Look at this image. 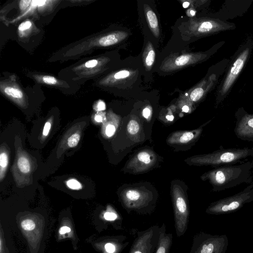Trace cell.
Instances as JSON below:
<instances>
[{
	"mask_svg": "<svg viewBox=\"0 0 253 253\" xmlns=\"http://www.w3.org/2000/svg\"><path fill=\"white\" fill-rule=\"evenodd\" d=\"M253 160L243 163L215 168L202 175V180H208L214 192H219L253 181L251 171Z\"/></svg>",
	"mask_w": 253,
	"mask_h": 253,
	"instance_id": "6da1fadb",
	"label": "cell"
},
{
	"mask_svg": "<svg viewBox=\"0 0 253 253\" xmlns=\"http://www.w3.org/2000/svg\"><path fill=\"white\" fill-rule=\"evenodd\" d=\"M253 50V36L249 34L230 60L216 93L217 107L227 97L249 60Z\"/></svg>",
	"mask_w": 253,
	"mask_h": 253,
	"instance_id": "7a4b0ae2",
	"label": "cell"
},
{
	"mask_svg": "<svg viewBox=\"0 0 253 253\" xmlns=\"http://www.w3.org/2000/svg\"><path fill=\"white\" fill-rule=\"evenodd\" d=\"M253 158V148H228L222 146L212 152L194 156L185 160L189 165L211 166L214 168L227 165H236L247 162Z\"/></svg>",
	"mask_w": 253,
	"mask_h": 253,
	"instance_id": "3957f363",
	"label": "cell"
},
{
	"mask_svg": "<svg viewBox=\"0 0 253 253\" xmlns=\"http://www.w3.org/2000/svg\"><path fill=\"white\" fill-rule=\"evenodd\" d=\"M253 201V182L239 193L211 203L206 210V212L213 215L229 213Z\"/></svg>",
	"mask_w": 253,
	"mask_h": 253,
	"instance_id": "277c9868",
	"label": "cell"
},
{
	"mask_svg": "<svg viewBox=\"0 0 253 253\" xmlns=\"http://www.w3.org/2000/svg\"><path fill=\"white\" fill-rule=\"evenodd\" d=\"M171 189L175 229L177 237H180L185 233L188 228V202L183 190L179 185L174 184Z\"/></svg>",
	"mask_w": 253,
	"mask_h": 253,
	"instance_id": "5b68a950",
	"label": "cell"
},
{
	"mask_svg": "<svg viewBox=\"0 0 253 253\" xmlns=\"http://www.w3.org/2000/svg\"><path fill=\"white\" fill-rule=\"evenodd\" d=\"M228 244L226 235L201 232L194 235L190 253H225Z\"/></svg>",
	"mask_w": 253,
	"mask_h": 253,
	"instance_id": "8992f818",
	"label": "cell"
},
{
	"mask_svg": "<svg viewBox=\"0 0 253 253\" xmlns=\"http://www.w3.org/2000/svg\"><path fill=\"white\" fill-rule=\"evenodd\" d=\"M234 23L218 18L205 17L195 19L190 24V33L193 36L201 38L219 33L233 30Z\"/></svg>",
	"mask_w": 253,
	"mask_h": 253,
	"instance_id": "52a82bcc",
	"label": "cell"
},
{
	"mask_svg": "<svg viewBox=\"0 0 253 253\" xmlns=\"http://www.w3.org/2000/svg\"><path fill=\"white\" fill-rule=\"evenodd\" d=\"M160 234V226L158 225L138 232L128 253H155Z\"/></svg>",
	"mask_w": 253,
	"mask_h": 253,
	"instance_id": "ba28073f",
	"label": "cell"
},
{
	"mask_svg": "<svg viewBox=\"0 0 253 253\" xmlns=\"http://www.w3.org/2000/svg\"><path fill=\"white\" fill-rule=\"evenodd\" d=\"M123 206L127 211H136L139 213L149 212L147 208L153 200L148 192L137 189H127L121 194Z\"/></svg>",
	"mask_w": 253,
	"mask_h": 253,
	"instance_id": "9c48e42d",
	"label": "cell"
},
{
	"mask_svg": "<svg viewBox=\"0 0 253 253\" xmlns=\"http://www.w3.org/2000/svg\"><path fill=\"white\" fill-rule=\"evenodd\" d=\"M235 118L234 131L236 137L242 140L253 142V113H248L241 107L236 110Z\"/></svg>",
	"mask_w": 253,
	"mask_h": 253,
	"instance_id": "30bf717a",
	"label": "cell"
},
{
	"mask_svg": "<svg viewBox=\"0 0 253 253\" xmlns=\"http://www.w3.org/2000/svg\"><path fill=\"white\" fill-rule=\"evenodd\" d=\"M155 153L150 150H144L136 154L130 161L127 169L134 173H140L148 170L156 162Z\"/></svg>",
	"mask_w": 253,
	"mask_h": 253,
	"instance_id": "8fae6325",
	"label": "cell"
},
{
	"mask_svg": "<svg viewBox=\"0 0 253 253\" xmlns=\"http://www.w3.org/2000/svg\"><path fill=\"white\" fill-rule=\"evenodd\" d=\"M211 120L208 121L199 128L190 131H177L171 133L167 139L169 144L183 145L196 141L201 135L203 127Z\"/></svg>",
	"mask_w": 253,
	"mask_h": 253,
	"instance_id": "7c38bea8",
	"label": "cell"
},
{
	"mask_svg": "<svg viewBox=\"0 0 253 253\" xmlns=\"http://www.w3.org/2000/svg\"><path fill=\"white\" fill-rule=\"evenodd\" d=\"M172 233L166 232L165 223L160 226V234L159 242L155 253H169L172 243Z\"/></svg>",
	"mask_w": 253,
	"mask_h": 253,
	"instance_id": "4fadbf2b",
	"label": "cell"
},
{
	"mask_svg": "<svg viewBox=\"0 0 253 253\" xmlns=\"http://www.w3.org/2000/svg\"><path fill=\"white\" fill-rule=\"evenodd\" d=\"M145 15L150 28L154 35L158 37L160 34L158 20L156 14L149 6L145 9Z\"/></svg>",
	"mask_w": 253,
	"mask_h": 253,
	"instance_id": "5bb4252c",
	"label": "cell"
},
{
	"mask_svg": "<svg viewBox=\"0 0 253 253\" xmlns=\"http://www.w3.org/2000/svg\"><path fill=\"white\" fill-rule=\"evenodd\" d=\"M126 36L125 33L111 34L100 38L99 44L103 46L113 45L118 42L121 39H124Z\"/></svg>",
	"mask_w": 253,
	"mask_h": 253,
	"instance_id": "9a60e30c",
	"label": "cell"
},
{
	"mask_svg": "<svg viewBox=\"0 0 253 253\" xmlns=\"http://www.w3.org/2000/svg\"><path fill=\"white\" fill-rule=\"evenodd\" d=\"M143 58L145 67L147 70H150L152 67L155 61V52L153 45L149 42L146 46Z\"/></svg>",
	"mask_w": 253,
	"mask_h": 253,
	"instance_id": "2e32d148",
	"label": "cell"
},
{
	"mask_svg": "<svg viewBox=\"0 0 253 253\" xmlns=\"http://www.w3.org/2000/svg\"><path fill=\"white\" fill-rule=\"evenodd\" d=\"M18 167L20 171L27 173L30 170V164L29 160L25 157H19L17 162Z\"/></svg>",
	"mask_w": 253,
	"mask_h": 253,
	"instance_id": "e0dca14e",
	"label": "cell"
},
{
	"mask_svg": "<svg viewBox=\"0 0 253 253\" xmlns=\"http://www.w3.org/2000/svg\"><path fill=\"white\" fill-rule=\"evenodd\" d=\"M139 125L135 120H131L127 124V130L130 135L136 134L139 132Z\"/></svg>",
	"mask_w": 253,
	"mask_h": 253,
	"instance_id": "ac0fdd59",
	"label": "cell"
},
{
	"mask_svg": "<svg viewBox=\"0 0 253 253\" xmlns=\"http://www.w3.org/2000/svg\"><path fill=\"white\" fill-rule=\"evenodd\" d=\"M4 92L7 95L16 98H21L23 96L22 92L19 89L12 87H7Z\"/></svg>",
	"mask_w": 253,
	"mask_h": 253,
	"instance_id": "d6986e66",
	"label": "cell"
},
{
	"mask_svg": "<svg viewBox=\"0 0 253 253\" xmlns=\"http://www.w3.org/2000/svg\"><path fill=\"white\" fill-rule=\"evenodd\" d=\"M80 139V136L79 133H75L71 135L68 139V145L71 148L77 145Z\"/></svg>",
	"mask_w": 253,
	"mask_h": 253,
	"instance_id": "ffe728a7",
	"label": "cell"
},
{
	"mask_svg": "<svg viewBox=\"0 0 253 253\" xmlns=\"http://www.w3.org/2000/svg\"><path fill=\"white\" fill-rule=\"evenodd\" d=\"M8 156L7 154L4 152L1 153L0 155V171L1 174L2 171H4L7 166L8 163ZM0 174V175H1Z\"/></svg>",
	"mask_w": 253,
	"mask_h": 253,
	"instance_id": "44dd1931",
	"label": "cell"
},
{
	"mask_svg": "<svg viewBox=\"0 0 253 253\" xmlns=\"http://www.w3.org/2000/svg\"><path fill=\"white\" fill-rule=\"evenodd\" d=\"M22 228L26 231H31L33 230L35 227L34 222L31 219H26L21 222Z\"/></svg>",
	"mask_w": 253,
	"mask_h": 253,
	"instance_id": "7402d4cb",
	"label": "cell"
},
{
	"mask_svg": "<svg viewBox=\"0 0 253 253\" xmlns=\"http://www.w3.org/2000/svg\"><path fill=\"white\" fill-rule=\"evenodd\" d=\"M66 184L69 188L73 190H80L82 188L81 184L75 179H69L67 181Z\"/></svg>",
	"mask_w": 253,
	"mask_h": 253,
	"instance_id": "603a6c76",
	"label": "cell"
},
{
	"mask_svg": "<svg viewBox=\"0 0 253 253\" xmlns=\"http://www.w3.org/2000/svg\"><path fill=\"white\" fill-rule=\"evenodd\" d=\"M130 73L128 70H123L119 71L114 75V78L116 79H122L128 77Z\"/></svg>",
	"mask_w": 253,
	"mask_h": 253,
	"instance_id": "cb8c5ba5",
	"label": "cell"
},
{
	"mask_svg": "<svg viewBox=\"0 0 253 253\" xmlns=\"http://www.w3.org/2000/svg\"><path fill=\"white\" fill-rule=\"evenodd\" d=\"M104 218L108 221H114L117 219V214L113 211H107L104 214Z\"/></svg>",
	"mask_w": 253,
	"mask_h": 253,
	"instance_id": "d4e9b609",
	"label": "cell"
},
{
	"mask_svg": "<svg viewBox=\"0 0 253 253\" xmlns=\"http://www.w3.org/2000/svg\"><path fill=\"white\" fill-rule=\"evenodd\" d=\"M116 131L115 126L113 125H108L106 128L105 132L106 134L111 137L115 133Z\"/></svg>",
	"mask_w": 253,
	"mask_h": 253,
	"instance_id": "484cf974",
	"label": "cell"
},
{
	"mask_svg": "<svg viewBox=\"0 0 253 253\" xmlns=\"http://www.w3.org/2000/svg\"><path fill=\"white\" fill-rule=\"evenodd\" d=\"M43 81L45 83L50 84H55L57 82V80L55 78L49 76H44L43 77Z\"/></svg>",
	"mask_w": 253,
	"mask_h": 253,
	"instance_id": "4316f807",
	"label": "cell"
},
{
	"mask_svg": "<svg viewBox=\"0 0 253 253\" xmlns=\"http://www.w3.org/2000/svg\"><path fill=\"white\" fill-rule=\"evenodd\" d=\"M32 23L29 21H27L22 23L18 27V29L20 31H23L27 30L31 26Z\"/></svg>",
	"mask_w": 253,
	"mask_h": 253,
	"instance_id": "83f0119b",
	"label": "cell"
},
{
	"mask_svg": "<svg viewBox=\"0 0 253 253\" xmlns=\"http://www.w3.org/2000/svg\"><path fill=\"white\" fill-rule=\"evenodd\" d=\"M30 2H32V1L30 0H21L19 4L20 8L22 10L26 9L29 5Z\"/></svg>",
	"mask_w": 253,
	"mask_h": 253,
	"instance_id": "f1b7e54d",
	"label": "cell"
},
{
	"mask_svg": "<svg viewBox=\"0 0 253 253\" xmlns=\"http://www.w3.org/2000/svg\"><path fill=\"white\" fill-rule=\"evenodd\" d=\"M51 127V124L49 122H46L43 127L42 134L44 136H47L49 132Z\"/></svg>",
	"mask_w": 253,
	"mask_h": 253,
	"instance_id": "f546056e",
	"label": "cell"
},
{
	"mask_svg": "<svg viewBox=\"0 0 253 253\" xmlns=\"http://www.w3.org/2000/svg\"><path fill=\"white\" fill-rule=\"evenodd\" d=\"M142 114L144 118L148 120L151 114V109L149 107H146L143 109Z\"/></svg>",
	"mask_w": 253,
	"mask_h": 253,
	"instance_id": "4dcf8cb0",
	"label": "cell"
},
{
	"mask_svg": "<svg viewBox=\"0 0 253 253\" xmlns=\"http://www.w3.org/2000/svg\"><path fill=\"white\" fill-rule=\"evenodd\" d=\"M97 64V61L93 59L87 61L85 64V66L87 68H92L96 66Z\"/></svg>",
	"mask_w": 253,
	"mask_h": 253,
	"instance_id": "1f68e13d",
	"label": "cell"
},
{
	"mask_svg": "<svg viewBox=\"0 0 253 253\" xmlns=\"http://www.w3.org/2000/svg\"><path fill=\"white\" fill-rule=\"evenodd\" d=\"M46 0H32V5L33 6H42L44 4Z\"/></svg>",
	"mask_w": 253,
	"mask_h": 253,
	"instance_id": "d6a6232c",
	"label": "cell"
},
{
	"mask_svg": "<svg viewBox=\"0 0 253 253\" xmlns=\"http://www.w3.org/2000/svg\"><path fill=\"white\" fill-rule=\"evenodd\" d=\"M105 109V104L104 102L100 101L97 105V110L98 111H103Z\"/></svg>",
	"mask_w": 253,
	"mask_h": 253,
	"instance_id": "836d02e7",
	"label": "cell"
},
{
	"mask_svg": "<svg viewBox=\"0 0 253 253\" xmlns=\"http://www.w3.org/2000/svg\"><path fill=\"white\" fill-rule=\"evenodd\" d=\"M71 229L69 227L67 226H63L60 228L59 232L60 234H64L66 233H68L70 232Z\"/></svg>",
	"mask_w": 253,
	"mask_h": 253,
	"instance_id": "e575fe53",
	"label": "cell"
},
{
	"mask_svg": "<svg viewBox=\"0 0 253 253\" xmlns=\"http://www.w3.org/2000/svg\"><path fill=\"white\" fill-rule=\"evenodd\" d=\"M95 120L97 122H101L102 121V118L100 115H96L95 117Z\"/></svg>",
	"mask_w": 253,
	"mask_h": 253,
	"instance_id": "d590c367",
	"label": "cell"
},
{
	"mask_svg": "<svg viewBox=\"0 0 253 253\" xmlns=\"http://www.w3.org/2000/svg\"><path fill=\"white\" fill-rule=\"evenodd\" d=\"M182 109L183 111L186 112V113L188 112L189 110V108L188 106H187L186 105L182 107Z\"/></svg>",
	"mask_w": 253,
	"mask_h": 253,
	"instance_id": "8d00e7d4",
	"label": "cell"
},
{
	"mask_svg": "<svg viewBox=\"0 0 253 253\" xmlns=\"http://www.w3.org/2000/svg\"><path fill=\"white\" fill-rule=\"evenodd\" d=\"M166 118L170 121H172L173 120V116L172 115L167 116Z\"/></svg>",
	"mask_w": 253,
	"mask_h": 253,
	"instance_id": "74e56055",
	"label": "cell"
},
{
	"mask_svg": "<svg viewBox=\"0 0 253 253\" xmlns=\"http://www.w3.org/2000/svg\"><path fill=\"white\" fill-rule=\"evenodd\" d=\"M189 5V3L187 1H185L183 3V6L184 8H187Z\"/></svg>",
	"mask_w": 253,
	"mask_h": 253,
	"instance_id": "f35d334b",
	"label": "cell"
},
{
	"mask_svg": "<svg viewBox=\"0 0 253 253\" xmlns=\"http://www.w3.org/2000/svg\"><path fill=\"white\" fill-rule=\"evenodd\" d=\"M191 16H194L195 15V11L193 10H191L190 11Z\"/></svg>",
	"mask_w": 253,
	"mask_h": 253,
	"instance_id": "ab89813d",
	"label": "cell"
},
{
	"mask_svg": "<svg viewBox=\"0 0 253 253\" xmlns=\"http://www.w3.org/2000/svg\"></svg>",
	"mask_w": 253,
	"mask_h": 253,
	"instance_id": "60d3db41",
	"label": "cell"
},
{
	"mask_svg": "<svg viewBox=\"0 0 253 253\" xmlns=\"http://www.w3.org/2000/svg\"><path fill=\"white\" fill-rule=\"evenodd\" d=\"M169 253H170L169 252Z\"/></svg>",
	"mask_w": 253,
	"mask_h": 253,
	"instance_id": "b9f144b4",
	"label": "cell"
}]
</instances>
